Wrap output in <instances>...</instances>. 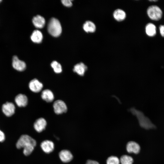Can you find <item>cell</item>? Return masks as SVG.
<instances>
[{
	"mask_svg": "<svg viewBox=\"0 0 164 164\" xmlns=\"http://www.w3.org/2000/svg\"><path fill=\"white\" fill-rule=\"evenodd\" d=\"M130 111L133 114L136 116L141 127L146 129L155 128V126L148 118L144 115L142 112L136 110L134 108H131Z\"/></svg>",
	"mask_w": 164,
	"mask_h": 164,
	"instance_id": "1",
	"label": "cell"
},
{
	"mask_svg": "<svg viewBox=\"0 0 164 164\" xmlns=\"http://www.w3.org/2000/svg\"><path fill=\"white\" fill-rule=\"evenodd\" d=\"M62 27L60 21L57 19L53 18L48 23V30L49 33L54 37L59 36L62 32Z\"/></svg>",
	"mask_w": 164,
	"mask_h": 164,
	"instance_id": "2",
	"label": "cell"
},
{
	"mask_svg": "<svg viewBox=\"0 0 164 164\" xmlns=\"http://www.w3.org/2000/svg\"><path fill=\"white\" fill-rule=\"evenodd\" d=\"M36 145L35 140L27 135H21L16 143L17 148H25L30 146L35 147Z\"/></svg>",
	"mask_w": 164,
	"mask_h": 164,
	"instance_id": "3",
	"label": "cell"
},
{
	"mask_svg": "<svg viewBox=\"0 0 164 164\" xmlns=\"http://www.w3.org/2000/svg\"><path fill=\"white\" fill-rule=\"evenodd\" d=\"M147 14L149 17L152 20H158L161 18L162 12L159 7L156 5H152L148 7Z\"/></svg>",
	"mask_w": 164,
	"mask_h": 164,
	"instance_id": "4",
	"label": "cell"
},
{
	"mask_svg": "<svg viewBox=\"0 0 164 164\" xmlns=\"http://www.w3.org/2000/svg\"><path fill=\"white\" fill-rule=\"evenodd\" d=\"M53 106L55 113L57 114L65 113L67 110L66 104L60 100L56 101L53 103Z\"/></svg>",
	"mask_w": 164,
	"mask_h": 164,
	"instance_id": "5",
	"label": "cell"
},
{
	"mask_svg": "<svg viewBox=\"0 0 164 164\" xmlns=\"http://www.w3.org/2000/svg\"><path fill=\"white\" fill-rule=\"evenodd\" d=\"M2 110V112L6 116L10 117L15 113V106L12 102H6L3 104Z\"/></svg>",
	"mask_w": 164,
	"mask_h": 164,
	"instance_id": "6",
	"label": "cell"
},
{
	"mask_svg": "<svg viewBox=\"0 0 164 164\" xmlns=\"http://www.w3.org/2000/svg\"><path fill=\"white\" fill-rule=\"evenodd\" d=\"M12 66L14 69L19 71H24L26 67L25 62L19 60L16 56H14L13 57Z\"/></svg>",
	"mask_w": 164,
	"mask_h": 164,
	"instance_id": "7",
	"label": "cell"
},
{
	"mask_svg": "<svg viewBox=\"0 0 164 164\" xmlns=\"http://www.w3.org/2000/svg\"><path fill=\"white\" fill-rule=\"evenodd\" d=\"M29 86L30 90L35 93L40 91L43 87L42 83L36 79L31 80L29 82Z\"/></svg>",
	"mask_w": 164,
	"mask_h": 164,
	"instance_id": "8",
	"label": "cell"
},
{
	"mask_svg": "<svg viewBox=\"0 0 164 164\" xmlns=\"http://www.w3.org/2000/svg\"><path fill=\"white\" fill-rule=\"evenodd\" d=\"M126 149L129 153L138 154L140 150V147L138 143L133 141L128 142L126 145Z\"/></svg>",
	"mask_w": 164,
	"mask_h": 164,
	"instance_id": "9",
	"label": "cell"
},
{
	"mask_svg": "<svg viewBox=\"0 0 164 164\" xmlns=\"http://www.w3.org/2000/svg\"><path fill=\"white\" fill-rule=\"evenodd\" d=\"M59 156L60 160L64 163H68L70 162L73 158L71 152L67 149L61 150L59 153Z\"/></svg>",
	"mask_w": 164,
	"mask_h": 164,
	"instance_id": "10",
	"label": "cell"
},
{
	"mask_svg": "<svg viewBox=\"0 0 164 164\" xmlns=\"http://www.w3.org/2000/svg\"><path fill=\"white\" fill-rule=\"evenodd\" d=\"M40 146L42 150L45 153L47 154L52 152L54 148L53 142L49 140H45L43 141Z\"/></svg>",
	"mask_w": 164,
	"mask_h": 164,
	"instance_id": "11",
	"label": "cell"
},
{
	"mask_svg": "<svg viewBox=\"0 0 164 164\" xmlns=\"http://www.w3.org/2000/svg\"><path fill=\"white\" fill-rule=\"evenodd\" d=\"M47 122L46 120L43 118L37 119L34 124V128L36 131L39 133L43 131L46 128Z\"/></svg>",
	"mask_w": 164,
	"mask_h": 164,
	"instance_id": "12",
	"label": "cell"
},
{
	"mask_svg": "<svg viewBox=\"0 0 164 164\" xmlns=\"http://www.w3.org/2000/svg\"><path fill=\"white\" fill-rule=\"evenodd\" d=\"M15 101L16 104L19 107H24L27 104L28 99L25 94H19L15 97Z\"/></svg>",
	"mask_w": 164,
	"mask_h": 164,
	"instance_id": "13",
	"label": "cell"
},
{
	"mask_svg": "<svg viewBox=\"0 0 164 164\" xmlns=\"http://www.w3.org/2000/svg\"><path fill=\"white\" fill-rule=\"evenodd\" d=\"M87 69V67L83 63L81 62L74 66L73 70L79 75L83 76Z\"/></svg>",
	"mask_w": 164,
	"mask_h": 164,
	"instance_id": "14",
	"label": "cell"
},
{
	"mask_svg": "<svg viewBox=\"0 0 164 164\" xmlns=\"http://www.w3.org/2000/svg\"><path fill=\"white\" fill-rule=\"evenodd\" d=\"M42 99L47 102H52L54 99V95L50 90L46 89L43 91L41 94Z\"/></svg>",
	"mask_w": 164,
	"mask_h": 164,
	"instance_id": "15",
	"label": "cell"
},
{
	"mask_svg": "<svg viewBox=\"0 0 164 164\" xmlns=\"http://www.w3.org/2000/svg\"><path fill=\"white\" fill-rule=\"evenodd\" d=\"M32 22L34 25L37 28H43L45 23L44 18L40 15H37L33 17L32 19Z\"/></svg>",
	"mask_w": 164,
	"mask_h": 164,
	"instance_id": "16",
	"label": "cell"
},
{
	"mask_svg": "<svg viewBox=\"0 0 164 164\" xmlns=\"http://www.w3.org/2000/svg\"><path fill=\"white\" fill-rule=\"evenodd\" d=\"M126 15L125 12L123 10L119 9H116L113 13L114 18L118 22L124 20L126 17Z\"/></svg>",
	"mask_w": 164,
	"mask_h": 164,
	"instance_id": "17",
	"label": "cell"
},
{
	"mask_svg": "<svg viewBox=\"0 0 164 164\" xmlns=\"http://www.w3.org/2000/svg\"><path fill=\"white\" fill-rule=\"evenodd\" d=\"M31 39L35 43H40L41 42L43 36L41 32L39 31L36 30L33 31L31 37Z\"/></svg>",
	"mask_w": 164,
	"mask_h": 164,
	"instance_id": "18",
	"label": "cell"
},
{
	"mask_svg": "<svg viewBox=\"0 0 164 164\" xmlns=\"http://www.w3.org/2000/svg\"><path fill=\"white\" fill-rule=\"evenodd\" d=\"M84 30L87 32H94L96 29L95 24L90 21H86L83 25Z\"/></svg>",
	"mask_w": 164,
	"mask_h": 164,
	"instance_id": "19",
	"label": "cell"
},
{
	"mask_svg": "<svg viewBox=\"0 0 164 164\" xmlns=\"http://www.w3.org/2000/svg\"><path fill=\"white\" fill-rule=\"evenodd\" d=\"M145 31L148 36H153L156 34V27L153 24L149 23L146 26Z\"/></svg>",
	"mask_w": 164,
	"mask_h": 164,
	"instance_id": "20",
	"label": "cell"
},
{
	"mask_svg": "<svg viewBox=\"0 0 164 164\" xmlns=\"http://www.w3.org/2000/svg\"><path fill=\"white\" fill-rule=\"evenodd\" d=\"M119 160L121 164H133L134 162L131 156L126 155H122Z\"/></svg>",
	"mask_w": 164,
	"mask_h": 164,
	"instance_id": "21",
	"label": "cell"
},
{
	"mask_svg": "<svg viewBox=\"0 0 164 164\" xmlns=\"http://www.w3.org/2000/svg\"><path fill=\"white\" fill-rule=\"evenodd\" d=\"M51 66L55 73H59L62 72V70L61 66L56 61H53L51 64Z\"/></svg>",
	"mask_w": 164,
	"mask_h": 164,
	"instance_id": "22",
	"label": "cell"
},
{
	"mask_svg": "<svg viewBox=\"0 0 164 164\" xmlns=\"http://www.w3.org/2000/svg\"><path fill=\"white\" fill-rule=\"evenodd\" d=\"M119 159L117 156L112 155L109 157L106 160V164H120Z\"/></svg>",
	"mask_w": 164,
	"mask_h": 164,
	"instance_id": "23",
	"label": "cell"
},
{
	"mask_svg": "<svg viewBox=\"0 0 164 164\" xmlns=\"http://www.w3.org/2000/svg\"><path fill=\"white\" fill-rule=\"evenodd\" d=\"M61 2L62 4L65 6L67 7H70L72 5V4L71 0H62L61 1Z\"/></svg>",
	"mask_w": 164,
	"mask_h": 164,
	"instance_id": "24",
	"label": "cell"
},
{
	"mask_svg": "<svg viewBox=\"0 0 164 164\" xmlns=\"http://www.w3.org/2000/svg\"><path fill=\"white\" fill-rule=\"evenodd\" d=\"M5 138V136L4 133L0 130V142H3Z\"/></svg>",
	"mask_w": 164,
	"mask_h": 164,
	"instance_id": "25",
	"label": "cell"
},
{
	"mask_svg": "<svg viewBox=\"0 0 164 164\" xmlns=\"http://www.w3.org/2000/svg\"><path fill=\"white\" fill-rule=\"evenodd\" d=\"M85 164H99V163L97 161L89 159L87 161Z\"/></svg>",
	"mask_w": 164,
	"mask_h": 164,
	"instance_id": "26",
	"label": "cell"
},
{
	"mask_svg": "<svg viewBox=\"0 0 164 164\" xmlns=\"http://www.w3.org/2000/svg\"><path fill=\"white\" fill-rule=\"evenodd\" d=\"M160 32L161 36L164 37V25H161L159 27Z\"/></svg>",
	"mask_w": 164,
	"mask_h": 164,
	"instance_id": "27",
	"label": "cell"
},
{
	"mask_svg": "<svg viewBox=\"0 0 164 164\" xmlns=\"http://www.w3.org/2000/svg\"><path fill=\"white\" fill-rule=\"evenodd\" d=\"M2 1V0H0V2H1Z\"/></svg>",
	"mask_w": 164,
	"mask_h": 164,
	"instance_id": "28",
	"label": "cell"
}]
</instances>
